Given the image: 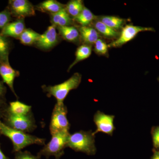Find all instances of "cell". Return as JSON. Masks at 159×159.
Wrapping results in <instances>:
<instances>
[{
	"label": "cell",
	"instance_id": "25",
	"mask_svg": "<svg viewBox=\"0 0 159 159\" xmlns=\"http://www.w3.org/2000/svg\"><path fill=\"white\" fill-rule=\"evenodd\" d=\"M108 45L102 39H99L95 43L94 51L99 55H105L108 52Z\"/></svg>",
	"mask_w": 159,
	"mask_h": 159
},
{
	"label": "cell",
	"instance_id": "32",
	"mask_svg": "<svg viewBox=\"0 0 159 159\" xmlns=\"http://www.w3.org/2000/svg\"><path fill=\"white\" fill-rule=\"evenodd\" d=\"M152 159H159V156L156 152Z\"/></svg>",
	"mask_w": 159,
	"mask_h": 159
},
{
	"label": "cell",
	"instance_id": "30",
	"mask_svg": "<svg viewBox=\"0 0 159 159\" xmlns=\"http://www.w3.org/2000/svg\"><path fill=\"white\" fill-rule=\"evenodd\" d=\"M6 88L4 85L3 82L0 81V98L4 99L5 94L6 93Z\"/></svg>",
	"mask_w": 159,
	"mask_h": 159
},
{
	"label": "cell",
	"instance_id": "8",
	"mask_svg": "<svg viewBox=\"0 0 159 159\" xmlns=\"http://www.w3.org/2000/svg\"><path fill=\"white\" fill-rule=\"evenodd\" d=\"M8 9L11 15L18 19L35 15L34 6L27 0L9 1Z\"/></svg>",
	"mask_w": 159,
	"mask_h": 159
},
{
	"label": "cell",
	"instance_id": "29",
	"mask_svg": "<svg viewBox=\"0 0 159 159\" xmlns=\"http://www.w3.org/2000/svg\"><path fill=\"white\" fill-rule=\"evenodd\" d=\"M8 106L3 98H0V118H2L3 115Z\"/></svg>",
	"mask_w": 159,
	"mask_h": 159
},
{
	"label": "cell",
	"instance_id": "5",
	"mask_svg": "<svg viewBox=\"0 0 159 159\" xmlns=\"http://www.w3.org/2000/svg\"><path fill=\"white\" fill-rule=\"evenodd\" d=\"M67 114V109L64 103L55 104L50 125V130L52 135L62 131H69L70 125Z\"/></svg>",
	"mask_w": 159,
	"mask_h": 159
},
{
	"label": "cell",
	"instance_id": "28",
	"mask_svg": "<svg viewBox=\"0 0 159 159\" xmlns=\"http://www.w3.org/2000/svg\"><path fill=\"white\" fill-rule=\"evenodd\" d=\"M14 159H40L28 152H19L16 154Z\"/></svg>",
	"mask_w": 159,
	"mask_h": 159
},
{
	"label": "cell",
	"instance_id": "34",
	"mask_svg": "<svg viewBox=\"0 0 159 159\" xmlns=\"http://www.w3.org/2000/svg\"><path fill=\"white\" fill-rule=\"evenodd\" d=\"M157 80H158L159 82V77H158Z\"/></svg>",
	"mask_w": 159,
	"mask_h": 159
},
{
	"label": "cell",
	"instance_id": "14",
	"mask_svg": "<svg viewBox=\"0 0 159 159\" xmlns=\"http://www.w3.org/2000/svg\"><path fill=\"white\" fill-rule=\"evenodd\" d=\"M31 107L19 101L10 102L6 111L9 113L16 116H26L30 113Z\"/></svg>",
	"mask_w": 159,
	"mask_h": 159
},
{
	"label": "cell",
	"instance_id": "7",
	"mask_svg": "<svg viewBox=\"0 0 159 159\" xmlns=\"http://www.w3.org/2000/svg\"><path fill=\"white\" fill-rule=\"evenodd\" d=\"M143 31H155V30L151 27L126 25L122 29L119 38L108 45L109 48L121 47L134 38L139 33Z\"/></svg>",
	"mask_w": 159,
	"mask_h": 159
},
{
	"label": "cell",
	"instance_id": "15",
	"mask_svg": "<svg viewBox=\"0 0 159 159\" xmlns=\"http://www.w3.org/2000/svg\"><path fill=\"white\" fill-rule=\"evenodd\" d=\"M80 34L83 40L86 43H95L99 39L98 31L94 28L88 26H81L79 30Z\"/></svg>",
	"mask_w": 159,
	"mask_h": 159
},
{
	"label": "cell",
	"instance_id": "22",
	"mask_svg": "<svg viewBox=\"0 0 159 159\" xmlns=\"http://www.w3.org/2000/svg\"><path fill=\"white\" fill-rule=\"evenodd\" d=\"M84 7L82 1L72 0L68 3L65 9L68 14L74 18L81 12Z\"/></svg>",
	"mask_w": 159,
	"mask_h": 159
},
{
	"label": "cell",
	"instance_id": "2",
	"mask_svg": "<svg viewBox=\"0 0 159 159\" xmlns=\"http://www.w3.org/2000/svg\"><path fill=\"white\" fill-rule=\"evenodd\" d=\"M81 78V74L76 73L62 83L54 86H44L42 88L43 90L48 93V97L53 96L57 100V103L61 104L63 103L69 92L79 86Z\"/></svg>",
	"mask_w": 159,
	"mask_h": 159
},
{
	"label": "cell",
	"instance_id": "9",
	"mask_svg": "<svg viewBox=\"0 0 159 159\" xmlns=\"http://www.w3.org/2000/svg\"><path fill=\"white\" fill-rule=\"evenodd\" d=\"M114 118V116L106 115L99 111H97L94 117V122L97 125V129L93 133V135L95 136L97 133L102 132L111 135L115 129Z\"/></svg>",
	"mask_w": 159,
	"mask_h": 159
},
{
	"label": "cell",
	"instance_id": "33",
	"mask_svg": "<svg viewBox=\"0 0 159 159\" xmlns=\"http://www.w3.org/2000/svg\"><path fill=\"white\" fill-rule=\"evenodd\" d=\"M156 153L159 156V151L158 152H156Z\"/></svg>",
	"mask_w": 159,
	"mask_h": 159
},
{
	"label": "cell",
	"instance_id": "3",
	"mask_svg": "<svg viewBox=\"0 0 159 159\" xmlns=\"http://www.w3.org/2000/svg\"><path fill=\"white\" fill-rule=\"evenodd\" d=\"M66 147L77 151L93 154L96 151L94 135L90 131H80L70 134Z\"/></svg>",
	"mask_w": 159,
	"mask_h": 159
},
{
	"label": "cell",
	"instance_id": "31",
	"mask_svg": "<svg viewBox=\"0 0 159 159\" xmlns=\"http://www.w3.org/2000/svg\"><path fill=\"white\" fill-rule=\"evenodd\" d=\"M0 159H10L6 156V155L3 153L2 151L1 150V144H0Z\"/></svg>",
	"mask_w": 159,
	"mask_h": 159
},
{
	"label": "cell",
	"instance_id": "1",
	"mask_svg": "<svg viewBox=\"0 0 159 159\" xmlns=\"http://www.w3.org/2000/svg\"><path fill=\"white\" fill-rule=\"evenodd\" d=\"M0 134L10 139L15 152H19L26 146L33 144L44 145L45 139L38 138L9 127L0 120Z\"/></svg>",
	"mask_w": 159,
	"mask_h": 159
},
{
	"label": "cell",
	"instance_id": "11",
	"mask_svg": "<svg viewBox=\"0 0 159 159\" xmlns=\"http://www.w3.org/2000/svg\"><path fill=\"white\" fill-rule=\"evenodd\" d=\"M25 29V25L24 19H19L7 24L2 29L1 33L5 37L18 39Z\"/></svg>",
	"mask_w": 159,
	"mask_h": 159
},
{
	"label": "cell",
	"instance_id": "23",
	"mask_svg": "<svg viewBox=\"0 0 159 159\" xmlns=\"http://www.w3.org/2000/svg\"><path fill=\"white\" fill-rule=\"evenodd\" d=\"M99 21L115 30L122 28L124 22V20L123 19L116 16H102L100 18Z\"/></svg>",
	"mask_w": 159,
	"mask_h": 159
},
{
	"label": "cell",
	"instance_id": "16",
	"mask_svg": "<svg viewBox=\"0 0 159 159\" xmlns=\"http://www.w3.org/2000/svg\"><path fill=\"white\" fill-rule=\"evenodd\" d=\"M37 7L38 10L43 12H50L52 14L65 9L66 6L55 0H47L41 3Z\"/></svg>",
	"mask_w": 159,
	"mask_h": 159
},
{
	"label": "cell",
	"instance_id": "19",
	"mask_svg": "<svg viewBox=\"0 0 159 159\" xmlns=\"http://www.w3.org/2000/svg\"><path fill=\"white\" fill-rule=\"evenodd\" d=\"M92 53V48L88 44H84L77 48L76 52V58L72 64L70 65L68 71L70 70L75 65L80 61L87 59L90 56Z\"/></svg>",
	"mask_w": 159,
	"mask_h": 159
},
{
	"label": "cell",
	"instance_id": "27",
	"mask_svg": "<svg viewBox=\"0 0 159 159\" xmlns=\"http://www.w3.org/2000/svg\"><path fill=\"white\" fill-rule=\"evenodd\" d=\"M152 134L154 147L159 148V126L153 129Z\"/></svg>",
	"mask_w": 159,
	"mask_h": 159
},
{
	"label": "cell",
	"instance_id": "13",
	"mask_svg": "<svg viewBox=\"0 0 159 159\" xmlns=\"http://www.w3.org/2000/svg\"><path fill=\"white\" fill-rule=\"evenodd\" d=\"M51 16L52 25L55 27L70 26L72 24V20L65 8Z\"/></svg>",
	"mask_w": 159,
	"mask_h": 159
},
{
	"label": "cell",
	"instance_id": "12",
	"mask_svg": "<svg viewBox=\"0 0 159 159\" xmlns=\"http://www.w3.org/2000/svg\"><path fill=\"white\" fill-rule=\"evenodd\" d=\"M19 75V72L12 68L9 63H0V76L3 82L7 84L16 97H17L15 92L13 84L16 77H18Z\"/></svg>",
	"mask_w": 159,
	"mask_h": 159
},
{
	"label": "cell",
	"instance_id": "4",
	"mask_svg": "<svg viewBox=\"0 0 159 159\" xmlns=\"http://www.w3.org/2000/svg\"><path fill=\"white\" fill-rule=\"evenodd\" d=\"M2 118L5 124L16 130L29 132L35 128V122L31 114L22 116H15L7 111L6 109Z\"/></svg>",
	"mask_w": 159,
	"mask_h": 159
},
{
	"label": "cell",
	"instance_id": "26",
	"mask_svg": "<svg viewBox=\"0 0 159 159\" xmlns=\"http://www.w3.org/2000/svg\"><path fill=\"white\" fill-rule=\"evenodd\" d=\"M11 16V13L8 9L0 12V29H2L10 22Z\"/></svg>",
	"mask_w": 159,
	"mask_h": 159
},
{
	"label": "cell",
	"instance_id": "21",
	"mask_svg": "<svg viewBox=\"0 0 159 159\" xmlns=\"http://www.w3.org/2000/svg\"><path fill=\"white\" fill-rule=\"evenodd\" d=\"M96 18V16L89 10L84 7L81 12L74 18L75 21L82 26H87Z\"/></svg>",
	"mask_w": 159,
	"mask_h": 159
},
{
	"label": "cell",
	"instance_id": "18",
	"mask_svg": "<svg viewBox=\"0 0 159 159\" xmlns=\"http://www.w3.org/2000/svg\"><path fill=\"white\" fill-rule=\"evenodd\" d=\"M10 50V43L7 37L0 32V63H9V56Z\"/></svg>",
	"mask_w": 159,
	"mask_h": 159
},
{
	"label": "cell",
	"instance_id": "6",
	"mask_svg": "<svg viewBox=\"0 0 159 159\" xmlns=\"http://www.w3.org/2000/svg\"><path fill=\"white\" fill-rule=\"evenodd\" d=\"M70 134L69 131H62L52 135L50 142L45 146L41 152L45 155H60L66 147Z\"/></svg>",
	"mask_w": 159,
	"mask_h": 159
},
{
	"label": "cell",
	"instance_id": "17",
	"mask_svg": "<svg viewBox=\"0 0 159 159\" xmlns=\"http://www.w3.org/2000/svg\"><path fill=\"white\" fill-rule=\"evenodd\" d=\"M60 34L68 41L74 42L80 36L79 30L74 26H67L57 27Z\"/></svg>",
	"mask_w": 159,
	"mask_h": 159
},
{
	"label": "cell",
	"instance_id": "20",
	"mask_svg": "<svg viewBox=\"0 0 159 159\" xmlns=\"http://www.w3.org/2000/svg\"><path fill=\"white\" fill-rule=\"evenodd\" d=\"M40 36V34L32 29H25L18 39L21 43L29 45L37 42Z\"/></svg>",
	"mask_w": 159,
	"mask_h": 159
},
{
	"label": "cell",
	"instance_id": "10",
	"mask_svg": "<svg viewBox=\"0 0 159 159\" xmlns=\"http://www.w3.org/2000/svg\"><path fill=\"white\" fill-rule=\"evenodd\" d=\"M58 41L56 28L54 25L49 26L47 31L40 36L36 44L42 49L48 50L54 47Z\"/></svg>",
	"mask_w": 159,
	"mask_h": 159
},
{
	"label": "cell",
	"instance_id": "24",
	"mask_svg": "<svg viewBox=\"0 0 159 159\" xmlns=\"http://www.w3.org/2000/svg\"><path fill=\"white\" fill-rule=\"evenodd\" d=\"M95 29L105 37L112 38L118 37L119 33L116 30L110 28L100 21H97L94 24Z\"/></svg>",
	"mask_w": 159,
	"mask_h": 159
}]
</instances>
